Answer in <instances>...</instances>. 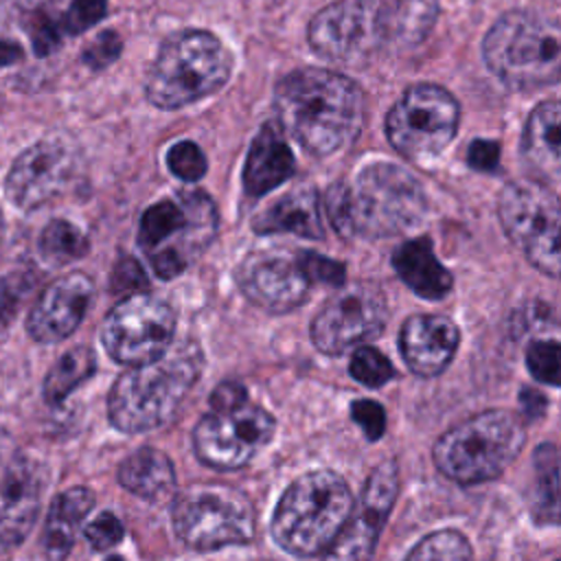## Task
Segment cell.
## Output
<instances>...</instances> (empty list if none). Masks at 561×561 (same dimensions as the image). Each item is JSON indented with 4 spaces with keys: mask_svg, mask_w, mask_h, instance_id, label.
<instances>
[{
    "mask_svg": "<svg viewBox=\"0 0 561 561\" xmlns=\"http://www.w3.org/2000/svg\"><path fill=\"white\" fill-rule=\"evenodd\" d=\"M283 129L311 156H329L351 145L364 125L362 88L346 75L300 68L285 75L274 92Z\"/></svg>",
    "mask_w": 561,
    "mask_h": 561,
    "instance_id": "6da1fadb",
    "label": "cell"
},
{
    "mask_svg": "<svg viewBox=\"0 0 561 561\" xmlns=\"http://www.w3.org/2000/svg\"><path fill=\"white\" fill-rule=\"evenodd\" d=\"M324 206L342 237L381 239L414 230L427 213V197L405 169L390 162H373L351 182L333 184Z\"/></svg>",
    "mask_w": 561,
    "mask_h": 561,
    "instance_id": "7a4b0ae2",
    "label": "cell"
},
{
    "mask_svg": "<svg viewBox=\"0 0 561 561\" xmlns=\"http://www.w3.org/2000/svg\"><path fill=\"white\" fill-rule=\"evenodd\" d=\"M202 366V351L191 340L171 342L158 357L129 366L107 397L112 425L127 434L164 427L180 412Z\"/></svg>",
    "mask_w": 561,
    "mask_h": 561,
    "instance_id": "3957f363",
    "label": "cell"
},
{
    "mask_svg": "<svg viewBox=\"0 0 561 561\" xmlns=\"http://www.w3.org/2000/svg\"><path fill=\"white\" fill-rule=\"evenodd\" d=\"M353 502L340 473L331 469L302 473L285 489L274 508L272 537L291 554H322L342 530Z\"/></svg>",
    "mask_w": 561,
    "mask_h": 561,
    "instance_id": "277c9868",
    "label": "cell"
},
{
    "mask_svg": "<svg viewBox=\"0 0 561 561\" xmlns=\"http://www.w3.org/2000/svg\"><path fill=\"white\" fill-rule=\"evenodd\" d=\"M486 68L508 88L552 85L561 75V31L554 18L535 11L504 13L484 35Z\"/></svg>",
    "mask_w": 561,
    "mask_h": 561,
    "instance_id": "5b68a950",
    "label": "cell"
},
{
    "mask_svg": "<svg viewBox=\"0 0 561 561\" xmlns=\"http://www.w3.org/2000/svg\"><path fill=\"white\" fill-rule=\"evenodd\" d=\"M232 72V55L208 31H182L164 39L147 81L145 94L160 110H175L217 92Z\"/></svg>",
    "mask_w": 561,
    "mask_h": 561,
    "instance_id": "8992f818",
    "label": "cell"
},
{
    "mask_svg": "<svg viewBox=\"0 0 561 561\" xmlns=\"http://www.w3.org/2000/svg\"><path fill=\"white\" fill-rule=\"evenodd\" d=\"M526 443L524 419L508 410H484L447 430L432 449L436 469L460 484L497 478Z\"/></svg>",
    "mask_w": 561,
    "mask_h": 561,
    "instance_id": "52a82bcc",
    "label": "cell"
},
{
    "mask_svg": "<svg viewBox=\"0 0 561 561\" xmlns=\"http://www.w3.org/2000/svg\"><path fill=\"white\" fill-rule=\"evenodd\" d=\"M217 208L204 191H178L151 204L138 226V243L153 272L169 280L180 276L215 239Z\"/></svg>",
    "mask_w": 561,
    "mask_h": 561,
    "instance_id": "ba28073f",
    "label": "cell"
},
{
    "mask_svg": "<svg viewBox=\"0 0 561 561\" xmlns=\"http://www.w3.org/2000/svg\"><path fill=\"white\" fill-rule=\"evenodd\" d=\"M254 517V506L245 493L217 482L184 486L171 508L175 535L193 550H217L252 541Z\"/></svg>",
    "mask_w": 561,
    "mask_h": 561,
    "instance_id": "9c48e42d",
    "label": "cell"
},
{
    "mask_svg": "<svg viewBox=\"0 0 561 561\" xmlns=\"http://www.w3.org/2000/svg\"><path fill=\"white\" fill-rule=\"evenodd\" d=\"M497 215L506 237L539 272L559 276L561 210L554 188L541 182H513L497 197Z\"/></svg>",
    "mask_w": 561,
    "mask_h": 561,
    "instance_id": "30bf717a",
    "label": "cell"
},
{
    "mask_svg": "<svg viewBox=\"0 0 561 561\" xmlns=\"http://www.w3.org/2000/svg\"><path fill=\"white\" fill-rule=\"evenodd\" d=\"M460 107L451 92L434 83L412 85L388 112L386 136L410 160L443 153L458 131Z\"/></svg>",
    "mask_w": 561,
    "mask_h": 561,
    "instance_id": "8fae6325",
    "label": "cell"
},
{
    "mask_svg": "<svg viewBox=\"0 0 561 561\" xmlns=\"http://www.w3.org/2000/svg\"><path fill=\"white\" fill-rule=\"evenodd\" d=\"M173 309L147 291H136L105 316L101 342L114 362L138 366L164 353L173 342Z\"/></svg>",
    "mask_w": 561,
    "mask_h": 561,
    "instance_id": "7c38bea8",
    "label": "cell"
},
{
    "mask_svg": "<svg viewBox=\"0 0 561 561\" xmlns=\"http://www.w3.org/2000/svg\"><path fill=\"white\" fill-rule=\"evenodd\" d=\"M309 46L335 64H362L386 44L383 0H337L320 9L307 31Z\"/></svg>",
    "mask_w": 561,
    "mask_h": 561,
    "instance_id": "4fadbf2b",
    "label": "cell"
},
{
    "mask_svg": "<svg viewBox=\"0 0 561 561\" xmlns=\"http://www.w3.org/2000/svg\"><path fill=\"white\" fill-rule=\"evenodd\" d=\"M388 320L386 296L375 283L357 280L337 289L311 322V342L324 355H342L377 337Z\"/></svg>",
    "mask_w": 561,
    "mask_h": 561,
    "instance_id": "5bb4252c",
    "label": "cell"
},
{
    "mask_svg": "<svg viewBox=\"0 0 561 561\" xmlns=\"http://www.w3.org/2000/svg\"><path fill=\"white\" fill-rule=\"evenodd\" d=\"M276 432L274 416L254 403L230 410H210L193 430L197 458L215 469H239L248 465Z\"/></svg>",
    "mask_w": 561,
    "mask_h": 561,
    "instance_id": "9a60e30c",
    "label": "cell"
},
{
    "mask_svg": "<svg viewBox=\"0 0 561 561\" xmlns=\"http://www.w3.org/2000/svg\"><path fill=\"white\" fill-rule=\"evenodd\" d=\"M44 486L42 465L0 432V557L13 552L33 530Z\"/></svg>",
    "mask_w": 561,
    "mask_h": 561,
    "instance_id": "2e32d148",
    "label": "cell"
},
{
    "mask_svg": "<svg viewBox=\"0 0 561 561\" xmlns=\"http://www.w3.org/2000/svg\"><path fill=\"white\" fill-rule=\"evenodd\" d=\"M79 151L61 134L46 136L24 149L9 169L7 197L20 210H35L55 199L75 178Z\"/></svg>",
    "mask_w": 561,
    "mask_h": 561,
    "instance_id": "e0dca14e",
    "label": "cell"
},
{
    "mask_svg": "<svg viewBox=\"0 0 561 561\" xmlns=\"http://www.w3.org/2000/svg\"><path fill=\"white\" fill-rule=\"evenodd\" d=\"M399 495V471L392 460L379 462L366 478L362 495L353 502V508L322 552V561H373L381 528Z\"/></svg>",
    "mask_w": 561,
    "mask_h": 561,
    "instance_id": "ac0fdd59",
    "label": "cell"
},
{
    "mask_svg": "<svg viewBox=\"0 0 561 561\" xmlns=\"http://www.w3.org/2000/svg\"><path fill=\"white\" fill-rule=\"evenodd\" d=\"M237 285L243 296L270 313H285L302 305L309 296L298 252L256 250L237 267Z\"/></svg>",
    "mask_w": 561,
    "mask_h": 561,
    "instance_id": "d6986e66",
    "label": "cell"
},
{
    "mask_svg": "<svg viewBox=\"0 0 561 561\" xmlns=\"http://www.w3.org/2000/svg\"><path fill=\"white\" fill-rule=\"evenodd\" d=\"M94 285L83 272H70L55 278L37 298L28 313L26 329L33 340L53 344L77 331L90 302Z\"/></svg>",
    "mask_w": 561,
    "mask_h": 561,
    "instance_id": "ffe728a7",
    "label": "cell"
},
{
    "mask_svg": "<svg viewBox=\"0 0 561 561\" xmlns=\"http://www.w3.org/2000/svg\"><path fill=\"white\" fill-rule=\"evenodd\" d=\"M460 342V331L451 318L440 313H414L399 333V348L408 368L419 377L440 375Z\"/></svg>",
    "mask_w": 561,
    "mask_h": 561,
    "instance_id": "44dd1931",
    "label": "cell"
},
{
    "mask_svg": "<svg viewBox=\"0 0 561 561\" xmlns=\"http://www.w3.org/2000/svg\"><path fill=\"white\" fill-rule=\"evenodd\" d=\"M561 116L559 101L548 99L528 114L522 134V158L546 186H557L561 175Z\"/></svg>",
    "mask_w": 561,
    "mask_h": 561,
    "instance_id": "7402d4cb",
    "label": "cell"
},
{
    "mask_svg": "<svg viewBox=\"0 0 561 561\" xmlns=\"http://www.w3.org/2000/svg\"><path fill=\"white\" fill-rule=\"evenodd\" d=\"M294 171H296V160L289 145L285 142L276 125L272 123L263 125L254 136L245 158V167H243L245 193L250 197H261L272 188H276L278 184H283L285 180H289Z\"/></svg>",
    "mask_w": 561,
    "mask_h": 561,
    "instance_id": "603a6c76",
    "label": "cell"
},
{
    "mask_svg": "<svg viewBox=\"0 0 561 561\" xmlns=\"http://www.w3.org/2000/svg\"><path fill=\"white\" fill-rule=\"evenodd\" d=\"M254 232L274 234V232H291L305 239H322V219L318 193L311 186H296L274 204H270L263 213H259L252 221Z\"/></svg>",
    "mask_w": 561,
    "mask_h": 561,
    "instance_id": "cb8c5ba5",
    "label": "cell"
},
{
    "mask_svg": "<svg viewBox=\"0 0 561 561\" xmlns=\"http://www.w3.org/2000/svg\"><path fill=\"white\" fill-rule=\"evenodd\" d=\"M392 265L399 278L425 300H438L451 291L454 278L436 259L434 248L425 237L401 243L392 254Z\"/></svg>",
    "mask_w": 561,
    "mask_h": 561,
    "instance_id": "d4e9b609",
    "label": "cell"
},
{
    "mask_svg": "<svg viewBox=\"0 0 561 561\" xmlns=\"http://www.w3.org/2000/svg\"><path fill=\"white\" fill-rule=\"evenodd\" d=\"M94 506V493L85 486H70L61 491L46 515L44 524V554L48 561H66L77 528L81 526L83 517L92 511Z\"/></svg>",
    "mask_w": 561,
    "mask_h": 561,
    "instance_id": "484cf974",
    "label": "cell"
},
{
    "mask_svg": "<svg viewBox=\"0 0 561 561\" xmlns=\"http://www.w3.org/2000/svg\"><path fill=\"white\" fill-rule=\"evenodd\" d=\"M118 482L129 493L147 502H158L175 491V469L164 451L140 447L121 462Z\"/></svg>",
    "mask_w": 561,
    "mask_h": 561,
    "instance_id": "4316f807",
    "label": "cell"
},
{
    "mask_svg": "<svg viewBox=\"0 0 561 561\" xmlns=\"http://www.w3.org/2000/svg\"><path fill=\"white\" fill-rule=\"evenodd\" d=\"M438 18V0H397L386 4V42L399 46L421 44Z\"/></svg>",
    "mask_w": 561,
    "mask_h": 561,
    "instance_id": "83f0119b",
    "label": "cell"
},
{
    "mask_svg": "<svg viewBox=\"0 0 561 561\" xmlns=\"http://www.w3.org/2000/svg\"><path fill=\"white\" fill-rule=\"evenodd\" d=\"M96 370V357L90 346H75L66 351L48 370L44 379V399L59 405L79 383L92 377Z\"/></svg>",
    "mask_w": 561,
    "mask_h": 561,
    "instance_id": "f1b7e54d",
    "label": "cell"
},
{
    "mask_svg": "<svg viewBox=\"0 0 561 561\" xmlns=\"http://www.w3.org/2000/svg\"><path fill=\"white\" fill-rule=\"evenodd\" d=\"M39 252L53 265H66L88 252L85 234L66 219H53L39 234Z\"/></svg>",
    "mask_w": 561,
    "mask_h": 561,
    "instance_id": "f546056e",
    "label": "cell"
},
{
    "mask_svg": "<svg viewBox=\"0 0 561 561\" xmlns=\"http://www.w3.org/2000/svg\"><path fill=\"white\" fill-rule=\"evenodd\" d=\"M537 471V504L543 522L554 524L559 515V454L552 443L539 445L535 451Z\"/></svg>",
    "mask_w": 561,
    "mask_h": 561,
    "instance_id": "4dcf8cb0",
    "label": "cell"
},
{
    "mask_svg": "<svg viewBox=\"0 0 561 561\" xmlns=\"http://www.w3.org/2000/svg\"><path fill=\"white\" fill-rule=\"evenodd\" d=\"M405 561H473V550L458 530H436L423 537Z\"/></svg>",
    "mask_w": 561,
    "mask_h": 561,
    "instance_id": "1f68e13d",
    "label": "cell"
},
{
    "mask_svg": "<svg viewBox=\"0 0 561 561\" xmlns=\"http://www.w3.org/2000/svg\"><path fill=\"white\" fill-rule=\"evenodd\" d=\"M348 373L362 386L379 388V386L388 383L394 377V366L377 348L355 346V351L351 355V362H348Z\"/></svg>",
    "mask_w": 561,
    "mask_h": 561,
    "instance_id": "d6a6232c",
    "label": "cell"
},
{
    "mask_svg": "<svg viewBox=\"0 0 561 561\" xmlns=\"http://www.w3.org/2000/svg\"><path fill=\"white\" fill-rule=\"evenodd\" d=\"M526 366L537 381L557 386L561 377V346L554 340H535L526 348Z\"/></svg>",
    "mask_w": 561,
    "mask_h": 561,
    "instance_id": "836d02e7",
    "label": "cell"
},
{
    "mask_svg": "<svg viewBox=\"0 0 561 561\" xmlns=\"http://www.w3.org/2000/svg\"><path fill=\"white\" fill-rule=\"evenodd\" d=\"M167 167L180 180L195 182L206 173L208 162L204 151L193 140H180L167 151Z\"/></svg>",
    "mask_w": 561,
    "mask_h": 561,
    "instance_id": "e575fe53",
    "label": "cell"
},
{
    "mask_svg": "<svg viewBox=\"0 0 561 561\" xmlns=\"http://www.w3.org/2000/svg\"><path fill=\"white\" fill-rule=\"evenodd\" d=\"M33 272L24 270L11 272L0 278V327H7L15 318L24 296L33 287Z\"/></svg>",
    "mask_w": 561,
    "mask_h": 561,
    "instance_id": "d590c367",
    "label": "cell"
},
{
    "mask_svg": "<svg viewBox=\"0 0 561 561\" xmlns=\"http://www.w3.org/2000/svg\"><path fill=\"white\" fill-rule=\"evenodd\" d=\"M298 259H300V267L309 283H322V285H331V287L344 285L346 270L340 261H333V259L322 256L311 250H300Z\"/></svg>",
    "mask_w": 561,
    "mask_h": 561,
    "instance_id": "8d00e7d4",
    "label": "cell"
},
{
    "mask_svg": "<svg viewBox=\"0 0 561 561\" xmlns=\"http://www.w3.org/2000/svg\"><path fill=\"white\" fill-rule=\"evenodd\" d=\"M107 11V0H72L59 24L66 35H81L94 26Z\"/></svg>",
    "mask_w": 561,
    "mask_h": 561,
    "instance_id": "74e56055",
    "label": "cell"
},
{
    "mask_svg": "<svg viewBox=\"0 0 561 561\" xmlns=\"http://www.w3.org/2000/svg\"><path fill=\"white\" fill-rule=\"evenodd\" d=\"M28 33H31V42H33V50L39 57H46L50 53H55L61 44V24L55 22L48 13H33L26 22Z\"/></svg>",
    "mask_w": 561,
    "mask_h": 561,
    "instance_id": "f35d334b",
    "label": "cell"
},
{
    "mask_svg": "<svg viewBox=\"0 0 561 561\" xmlns=\"http://www.w3.org/2000/svg\"><path fill=\"white\" fill-rule=\"evenodd\" d=\"M123 50V42L114 31H103L99 33L85 48H83V64L90 66L92 70H103L107 68L112 61L118 59Z\"/></svg>",
    "mask_w": 561,
    "mask_h": 561,
    "instance_id": "ab89813d",
    "label": "cell"
},
{
    "mask_svg": "<svg viewBox=\"0 0 561 561\" xmlns=\"http://www.w3.org/2000/svg\"><path fill=\"white\" fill-rule=\"evenodd\" d=\"M123 535V522L114 513H101L85 526V539L94 550H110L118 546Z\"/></svg>",
    "mask_w": 561,
    "mask_h": 561,
    "instance_id": "60d3db41",
    "label": "cell"
},
{
    "mask_svg": "<svg viewBox=\"0 0 561 561\" xmlns=\"http://www.w3.org/2000/svg\"><path fill=\"white\" fill-rule=\"evenodd\" d=\"M353 421L364 430L368 440H377L386 432V410L373 399H357L351 403Z\"/></svg>",
    "mask_w": 561,
    "mask_h": 561,
    "instance_id": "b9f144b4",
    "label": "cell"
},
{
    "mask_svg": "<svg viewBox=\"0 0 561 561\" xmlns=\"http://www.w3.org/2000/svg\"><path fill=\"white\" fill-rule=\"evenodd\" d=\"M147 276L140 263L131 256H121L112 272V291H145Z\"/></svg>",
    "mask_w": 561,
    "mask_h": 561,
    "instance_id": "7bdbcfd3",
    "label": "cell"
},
{
    "mask_svg": "<svg viewBox=\"0 0 561 561\" xmlns=\"http://www.w3.org/2000/svg\"><path fill=\"white\" fill-rule=\"evenodd\" d=\"M467 162L476 171H495L500 164V145L489 138H478L467 147Z\"/></svg>",
    "mask_w": 561,
    "mask_h": 561,
    "instance_id": "ee69618b",
    "label": "cell"
},
{
    "mask_svg": "<svg viewBox=\"0 0 561 561\" xmlns=\"http://www.w3.org/2000/svg\"><path fill=\"white\" fill-rule=\"evenodd\" d=\"M245 401H248V392L239 381H221L208 399L210 410H230Z\"/></svg>",
    "mask_w": 561,
    "mask_h": 561,
    "instance_id": "f6af8a7d",
    "label": "cell"
},
{
    "mask_svg": "<svg viewBox=\"0 0 561 561\" xmlns=\"http://www.w3.org/2000/svg\"><path fill=\"white\" fill-rule=\"evenodd\" d=\"M519 405H522V419L530 421V419H537L543 414L548 401L541 392L533 390V388H522V394H519Z\"/></svg>",
    "mask_w": 561,
    "mask_h": 561,
    "instance_id": "bcb514c9",
    "label": "cell"
},
{
    "mask_svg": "<svg viewBox=\"0 0 561 561\" xmlns=\"http://www.w3.org/2000/svg\"><path fill=\"white\" fill-rule=\"evenodd\" d=\"M22 59V48L13 42L0 39V66H11Z\"/></svg>",
    "mask_w": 561,
    "mask_h": 561,
    "instance_id": "7dc6e473",
    "label": "cell"
},
{
    "mask_svg": "<svg viewBox=\"0 0 561 561\" xmlns=\"http://www.w3.org/2000/svg\"><path fill=\"white\" fill-rule=\"evenodd\" d=\"M105 561H123L121 557H110V559H105Z\"/></svg>",
    "mask_w": 561,
    "mask_h": 561,
    "instance_id": "c3c4849f",
    "label": "cell"
}]
</instances>
